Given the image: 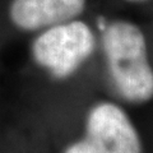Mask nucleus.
I'll use <instances>...</instances> for the list:
<instances>
[{
	"instance_id": "obj_3",
	"label": "nucleus",
	"mask_w": 153,
	"mask_h": 153,
	"mask_svg": "<svg viewBox=\"0 0 153 153\" xmlns=\"http://www.w3.org/2000/svg\"><path fill=\"white\" fill-rule=\"evenodd\" d=\"M87 139L105 153H142V142L125 111L112 102H100L88 114Z\"/></svg>"
},
{
	"instance_id": "obj_2",
	"label": "nucleus",
	"mask_w": 153,
	"mask_h": 153,
	"mask_svg": "<svg viewBox=\"0 0 153 153\" xmlns=\"http://www.w3.org/2000/svg\"><path fill=\"white\" fill-rule=\"evenodd\" d=\"M97 40L88 23L80 19L44 30L33 41L36 63L59 79L73 75L96 50Z\"/></svg>"
},
{
	"instance_id": "obj_4",
	"label": "nucleus",
	"mask_w": 153,
	"mask_h": 153,
	"mask_svg": "<svg viewBox=\"0 0 153 153\" xmlns=\"http://www.w3.org/2000/svg\"><path fill=\"white\" fill-rule=\"evenodd\" d=\"M88 0H12L9 18L22 31H41L79 18Z\"/></svg>"
},
{
	"instance_id": "obj_1",
	"label": "nucleus",
	"mask_w": 153,
	"mask_h": 153,
	"mask_svg": "<svg viewBox=\"0 0 153 153\" xmlns=\"http://www.w3.org/2000/svg\"><path fill=\"white\" fill-rule=\"evenodd\" d=\"M108 74L119 93L130 102H147L153 97V65L148 36L137 22L98 17Z\"/></svg>"
},
{
	"instance_id": "obj_5",
	"label": "nucleus",
	"mask_w": 153,
	"mask_h": 153,
	"mask_svg": "<svg viewBox=\"0 0 153 153\" xmlns=\"http://www.w3.org/2000/svg\"><path fill=\"white\" fill-rule=\"evenodd\" d=\"M64 153H105V152L102 149H100L91 140L85 139V140H79L73 143L71 146L66 148Z\"/></svg>"
},
{
	"instance_id": "obj_6",
	"label": "nucleus",
	"mask_w": 153,
	"mask_h": 153,
	"mask_svg": "<svg viewBox=\"0 0 153 153\" xmlns=\"http://www.w3.org/2000/svg\"><path fill=\"white\" fill-rule=\"evenodd\" d=\"M119 5H125L140 9H153V0H114Z\"/></svg>"
}]
</instances>
